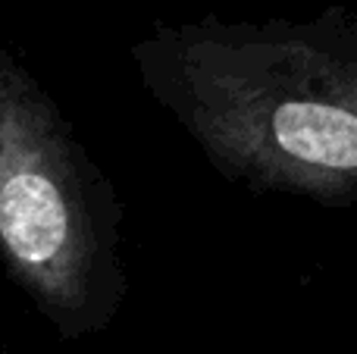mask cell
<instances>
[{"label": "cell", "instance_id": "cell-1", "mask_svg": "<svg viewBox=\"0 0 357 354\" xmlns=\"http://www.w3.org/2000/svg\"><path fill=\"white\" fill-rule=\"evenodd\" d=\"M132 66L222 179L320 207L354 201L357 44L345 25L160 29Z\"/></svg>", "mask_w": 357, "mask_h": 354}, {"label": "cell", "instance_id": "cell-2", "mask_svg": "<svg viewBox=\"0 0 357 354\" xmlns=\"http://www.w3.org/2000/svg\"><path fill=\"white\" fill-rule=\"evenodd\" d=\"M123 220L60 100L0 47V267L63 342L107 332L129 298Z\"/></svg>", "mask_w": 357, "mask_h": 354}, {"label": "cell", "instance_id": "cell-3", "mask_svg": "<svg viewBox=\"0 0 357 354\" xmlns=\"http://www.w3.org/2000/svg\"><path fill=\"white\" fill-rule=\"evenodd\" d=\"M0 354H10V348H6V342H3V332H0Z\"/></svg>", "mask_w": 357, "mask_h": 354}]
</instances>
